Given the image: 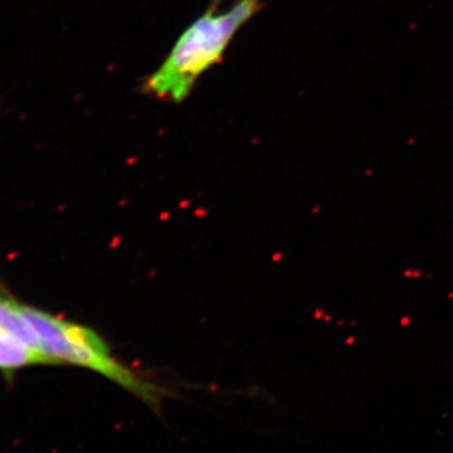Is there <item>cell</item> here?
Here are the masks:
<instances>
[{"mask_svg":"<svg viewBox=\"0 0 453 453\" xmlns=\"http://www.w3.org/2000/svg\"><path fill=\"white\" fill-rule=\"evenodd\" d=\"M37 365H55L56 362L46 354L28 347L19 340L0 335V369L2 371L12 372Z\"/></svg>","mask_w":453,"mask_h":453,"instance_id":"obj_3","label":"cell"},{"mask_svg":"<svg viewBox=\"0 0 453 453\" xmlns=\"http://www.w3.org/2000/svg\"><path fill=\"white\" fill-rule=\"evenodd\" d=\"M0 335L19 340L28 347L37 349L43 353L41 339L38 338L37 333L14 309L9 297L0 296Z\"/></svg>","mask_w":453,"mask_h":453,"instance_id":"obj_4","label":"cell"},{"mask_svg":"<svg viewBox=\"0 0 453 453\" xmlns=\"http://www.w3.org/2000/svg\"><path fill=\"white\" fill-rule=\"evenodd\" d=\"M42 350L56 365L68 363L91 369L109 378L122 388L130 390L146 403L159 404L164 396L162 388L142 380L135 372L113 359L109 344L88 327L70 324L65 332L42 342Z\"/></svg>","mask_w":453,"mask_h":453,"instance_id":"obj_2","label":"cell"},{"mask_svg":"<svg viewBox=\"0 0 453 453\" xmlns=\"http://www.w3.org/2000/svg\"><path fill=\"white\" fill-rule=\"evenodd\" d=\"M264 7V0H211L162 65L145 80L142 91L159 100L183 103L203 73L219 62L237 32Z\"/></svg>","mask_w":453,"mask_h":453,"instance_id":"obj_1","label":"cell"}]
</instances>
